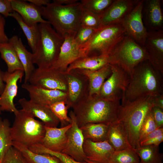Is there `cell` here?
Returning <instances> with one entry per match:
<instances>
[{"label": "cell", "instance_id": "1", "mask_svg": "<svg viewBox=\"0 0 163 163\" xmlns=\"http://www.w3.org/2000/svg\"><path fill=\"white\" fill-rule=\"evenodd\" d=\"M154 106L153 97L147 96L130 101L121 100L114 123L121 129L131 147H140L139 134L142 123Z\"/></svg>", "mask_w": 163, "mask_h": 163}, {"label": "cell", "instance_id": "2", "mask_svg": "<svg viewBox=\"0 0 163 163\" xmlns=\"http://www.w3.org/2000/svg\"><path fill=\"white\" fill-rule=\"evenodd\" d=\"M72 107L78 126L89 123L109 125L116 121L120 100L104 98L99 95L89 96Z\"/></svg>", "mask_w": 163, "mask_h": 163}, {"label": "cell", "instance_id": "3", "mask_svg": "<svg viewBox=\"0 0 163 163\" xmlns=\"http://www.w3.org/2000/svg\"><path fill=\"white\" fill-rule=\"evenodd\" d=\"M163 76L148 60L140 62L134 69L122 100L132 101L163 94Z\"/></svg>", "mask_w": 163, "mask_h": 163}, {"label": "cell", "instance_id": "4", "mask_svg": "<svg viewBox=\"0 0 163 163\" xmlns=\"http://www.w3.org/2000/svg\"><path fill=\"white\" fill-rule=\"evenodd\" d=\"M41 8L42 17L58 34L64 37L66 35L75 36L81 26L83 8L80 2L68 5L52 2Z\"/></svg>", "mask_w": 163, "mask_h": 163}, {"label": "cell", "instance_id": "5", "mask_svg": "<svg viewBox=\"0 0 163 163\" xmlns=\"http://www.w3.org/2000/svg\"><path fill=\"white\" fill-rule=\"evenodd\" d=\"M39 39L33 54V62L38 68L52 67L59 54L64 41L48 23L38 24Z\"/></svg>", "mask_w": 163, "mask_h": 163}, {"label": "cell", "instance_id": "6", "mask_svg": "<svg viewBox=\"0 0 163 163\" xmlns=\"http://www.w3.org/2000/svg\"><path fill=\"white\" fill-rule=\"evenodd\" d=\"M109 64L117 65L132 75L136 67L148 60L144 47L126 34L108 55Z\"/></svg>", "mask_w": 163, "mask_h": 163}, {"label": "cell", "instance_id": "7", "mask_svg": "<svg viewBox=\"0 0 163 163\" xmlns=\"http://www.w3.org/2000/svg\"><path fill=\"white\" fill-rule=\"evenodd\" d=\"M13 141L28 147L40 143L45 133V126L22 109L18 110L11 127Z\"/></svg>", "mask_w": 163, "mask_h": 163}, {"label": "cell", "instance_id": "8", "mask_svg": "<svg viewBox=\"0 0 163 163\" xmlns=\"http://www.w3.org/2000/svg\"><path fill=\"white\" fill-rule=\"evenodd\" d=\"M126 34L121 23L107 25L98 28L81 48L86 56L108 55Z\"/></svg>", "mask_w": 163, "mask_h": 163}, {"label": "cell", "instance_id": "9", "mask_svg": "<svg viewBox=\"0 0 163 163\" xmlns=\"http://www.w3.org/2000/svg\"><path fill=\"white\" fill-rule=\"evenodd\" d=\"M111 66V74L103 84L99 95L104 98L121 100L124 98L131 76L119 66Z\"/></svg>", "mask_w": 163, "mask_h": 163}, {"label": "cell", "instance_id": "10", "mask_svg": "<svg viewBox=\"0 0 163 163\" xmlns=\"http://www.w3.org/2000/svg\"><path fill=\"white\" fill-rule=\"evenodd\" d=\"M65 72L52 67L35 69L28 83L45 89L66 92L68 86Z\"/></svg>", "mask_w": 163, "mask_h": 163}, {"label": "cell", "instance_id": "11", "mask_svg": "<svg viewBox=\"0 0 163 163\" xmlns=\"http://www.w3.org/2000/svg\"><path fill=\"white\" fill-rule=\"evenodd\" d=\"M144 2L138 0L133 8L120 22L126 34L142 46L148 32L142 19Z\"/></svg>", "mask_w": 163, "mask_h": 163}, {"label": "cell", "instance_id": "12", "mask_svg": "<svg viewBox=\"0 0 163 163\" xmlns=\"http://www.w3.org/2000/svg\"><path fill=\"white\" fill-rule=\"evenodd\" d=\"M69 115L71 126L67 131L66 143L61 153L77 161L84 162L87 159L83 149L84 138L73 111L70 112Z\"/></svg>", "mask_w": 163, "mask_h": 163}, {"label": "cell", "instance_id": "13", "mask_svg": "<svg viewBox=\"0 0 163 163\" xmlns=\"http://www.w3.org/2000/svg\"><path fill=\"white\" fill-rule=\"evenodd\" d=\"M24 71L18 70L12 73L7 71L5 73L4 81L5 83L4 90L0 96V108L1 111L13 113L14 115L18 112L14 104V99L18 91L17 83L21 81Z\"/></svg>", "mask_w": 163, "mask_h": 163}, {"label": "cell", "instance_id": "14", "mask_svg": "<svg viewBox=\"0 0 163 163\" xmlns=\"http://www.w3.org/2000/svg\"><path fill=\"white\" fill-rule=\"evenodd\" d=\"M143 47L148 60L163 75V30L148 31Z\"/></svg>", "mask_w": 163, "mask_h": 163}, {"label": "cell", "instance_id": "15", "mask_svg": "<svg viewBox=\"0 0 163 163\" xmlns=\"http://www.w3.org/2000/svg\"><path fill=\"white\" fill-rule=\"evenodd\" d=\"M75 36L66 35L58 57L51 67L65 72L68 66L85 54L75 42Z\"/></svg>", "mask_w": 163, "mask_h": 163}, {"label": "cell", "instance_id": "16", "mask_svg": "<svg viewBox=\"0 0 163 163\" xmlns=\"http://www.w3.org/2000/svg\"><path fill=\"white\" fill-rule=\"evenodd\" d=\"M137 1L113 0L101 16L98 28L110 24L120 23L133 8Z\"/></svg>", "mask_w": 163, "mask_h": 163}, {"label": "cell", "instance_id": "17", "mask_svg": "<svg viewBox=\"0 0 163 163\" xmlns=\"http://www.w3.org/2000/svg\"><path fill=\"white\" fill-rule=\"evenodd\" d=\"M21 86L28 92L30 100L38 104L49 106L56 102L66 101L68 93L65 91L45 89L29 83H24Z\"/></svg>", "mask_w": 163, "mask_h": 163}, {"label": "cell", "instance_id": "18", "mask_svg": "<svg viewBox=\"0 0 163 163\" xmlns=\"http://www.w3.org/2000/svg\"><path fill=\"white\" fill-rule=\"evenodd\" d=\"M19 103L22 110L41 120L45 125L49 127H57L60 123L48 106L34 102L23 98L20 99Z\"/></svg>", "mask_w": 163, "mask_h": 163}, {"label": "cell", "instance_id": "19", "mask_svg": "<svg viewBox=\"0 0 163 163\" xmlns=\"http://www.w3.org/2000/svg\"><path fill=\"white\" fill-rule=\"evenodd\" d=\"M83 149L87 160L96 163H108L115 151L107 140L94 142L84 139Z\"/></svg>", "mask_w": 163, "mask_h": 163}, {"label": "cell", "instance_id": "20", "mask_svg": "<svg viewBox=\"0 0 163 163\" xmlns=\"http://www.w3.org/2000/svg\"><path fill=\"white\" fill-rule=\"evenodd\" d=\"M161 2L160 0H144L143 21L149 31L163 30V15Z\"/></svg>", "mask_w": 163, "mask_h": 163}, {"label": "cell", "instance_id": "21", "mask_svg": "<svg viewBox=\"0 0 163 163\" xmlns=\"http://www.w3.org/2000/svg\"><path fill=\"white\" fill-rule=\"evenodd\" d=\"M11 3L13 11L18 13L27 25L31 26L38 23H49L42 17L41 7L26 0H11Z\"/></svg>", "mask_w": 163, "mask_h": 163}, {"label": "cell", "instance_id": "22", "mask_svg": "<svg viewBox=\"0 0 163 163\" xmlns=\"http://www.w3.org/2000/svg\"><path fill=\"white\" fill-rule=\"evenodd\" d=\"M71 126V123L59 128L45 126V133L40 144L50 150L62 152L66 143L67 131Z\"/></svg>", "mask_w": 163, "mask_h": 163}, {"label": "cell", "instance_id": "23", "mask_svg": "<svg viewBox=\"0 0 163 163\" xmlns=\"http://www.w3.org/2000/svg\"><path fill=\"white\" fill-rule=\"evenodd\" d=\"M14 49L24 69V83H28L29 79L35 69L33 62V54L24 45L21 38L15 35L9 39L8 41Z\"/></svg>", "mask_w": 163, "mask_h": 163}, {"label": "cell", "instance_id": "24", "mask_svg": "<svg viewBox=\"0 0 163 163\" xmlns=\"http://www.w3.org/2000/svg\"><path fill=\"white\" fill-rule=\"evenodd\" d=\"M75 70L83 74L88 79L89 81V96L99 95L100 89L105 79L109 77L112 73L111 66L110 64L96 70Z\"/></svg>", "mask_w": 163, "mask_h": 163}, {"label": "cell", "instance_id": "25", "mask_svg": "<svg viewBox=\"0 0 163 163\" xmlns=\"http://www.w3.org/2000/svg\"><path fill=\"white\" fill-rule=\"evenodd\" d=\"M108 62V56L107 54L86 56L80 58L71 63L68 67L65 73L76 69L96 70L107 65Z\"/></svg>", "mask_w": 163, "mask_h": 163}, {"label": "cell", "instance_id": "26", "mask_svg": "<svg viewBox=\"0 0 163 163\" xmlns=\"http://www.w3.org/2000/svg\"><path fill=\"white\" fill-rule=\"evenodd\" d=\"M0 53L1 57L7 64L8 72L12 73L18 70L24 71L14 49L8 42H0Z\"/></svg>", "mask_w": 163, "mask_h": 163}, {"label": "cell", "instance_id": "27", "mask_svg": "<svg viewBox=\"0 0 163 163\" xmlns=\"http://www.w3.org/2000/svg\"><path fill=\"white\" fill-rule=\"evenodd\" d=\"M108 125L100 123H89L79 127L85 139L94 142L107 140Z\"/></svg>", "mask_w": 163, "mask_h": 163}, {"label": "cell", "instance_id": "28", "mask_svg": "<svg viewBox=\"0 0 163 163\" xmlns=\"http://www.w3.org/2000/svg\"><path fill=\"white\" fill-rule=\"evenodd\" d=\"M67 74L66 77L68 86L67 99L66 104L68 108L79 102L83 90V83L79 78L74 75Z\"/></svg>", "mask_w": 163, "mask_h": 163}, {"label": "cell", "instance_id": "29", "mask_svg": "<svg viewBox=\"0 0 163 163\" xmlns=\"http://www.w3.org/2000/svg\"><path fill=\"white\" fill-rule=\"evenodd\" d=\"M9 16L14 18L17 21L26 37L32 53H34L40 36L38 24L31 26L27 25L24 22L21 16L14 11L10 13Z\"/></svg>", "mask_w": 163, "mask_h": 163}, {"label": "cell", "instance_id": "30", "mask_svg": "<svg viewBox=\"0 0 163 163\" xmlns=\"http://www.w3.org/2000/svg\"><path fill=\"white\" fill-rule=\"evenodd\" d=\"M13 146L21 153L28 163H60L56 158L53 156L34 152L27 146L18 142L13 141Z\"/></svg>", "mask_w": 163, "mask_h": 163}, {"label": "cell", "instance_id": "31", "mask_svg": "<svg viewBox=\"0 0 163 163\" xmlns=\"http://www.w3.org/2000/svg\"><path fill=\"white\" fill-rule=\"evenodd\" d=\"M107 140L115 151L132 148L120 129L115 123L109 125Z\"/></svg>", "mask_w": 163, "mask_h": 163}, {"label": "cell", "instance_id": "32", "mask_svg": "<svg viewBox=\"0 0 163 163\" xmlns=\"http://www.w3.org/2000/svg\"><path fill=\"white\" fill-rule=\"evenodd\" d=\"M142 163H163V154L160 152L159 145H147L135 149Z\"/></svg>", "mask_w": 163, "mask_h": 163}, {"label": "cell", "instance_id": "33", "mask_svg": "<svg viewBox=\"0 0 163 163\" xmlns=\"http://www.w3.org/2000/svg\"><path fill=\"white\" fill-rule=\"evenodd\" d=\"M11 127L8 119H3L0 117V162L13 146Z\"/></svg>", "mask_w": 163, "mask_h": 163}, {"label": "cell", "instance_id": "34", "mask_svg": "<svg viewBox=\"0 0 163 163\" xmlns=\"http://www.w3.org/2000/svg\"><path fill=\"white\" fill-rule=\"evenodd\" d=\"M140 161V158L135 149L131 148L115 151L108 163H136Z\"/></svg>", "mask_w": 163, "mask_h": 163}, {"label": "cell", "instance_id": "35", "mask_svg": "<svg viewBox=\"0 0 163 163\" xmlns=\"http://www.w3.org/2000/svg\"><path fill=\"white\" fill-rule=\"evenodd\" d=\"M61 123V127L71 123V120L67 115L68 108L65 101H61L53 103L49 106Z\"/></svg>", "mask_w": 163, "mask_h": 163}, {"label": "cell", "instance_id": "36", "mask_svg": "<svg viewBox=\"0 0 163 163\" xmlns=\"http://www.w3.org/2000/svg\"><path fill=\"white\" fill-rule=\"evenodd\" d=\"M32 152L38 154H46L56 158L60 163H87L77 161L70 156L61 152H58L50 150L44 147L40 143L33 145L30 147Z\"/></svg>", "mask_w": 163, "mask_h": 163}, {"label": "cell", "instance_id": "37", "mask_svg": "<svg viewBox=\"0 0 163 163\" xmlns=\"http://www.w3.org/2000/svg\"><path fill=\"white\" fill-rule=\"evenodd\" d=\"M113 0H81L83 7L93 13L101 16Z\"/></svg>", "mask_w": 163, "mask_h": 163}, {"label": "cell", "instance_id": "38", "mask_svg": "<svg viewBox=\"0 0 163 163\" xmlns=\"http://www.w3.org/2000/svg\"><path fill=\"white\" fill-rule=\"evenodd\" d=\"M83 8L81 18V26L97 29L100 24L101 16Z\"/></svg>", "mask_w": 163, "mask_h": 163}, {"label": "cell", "instance_id": "39", "mask_svg": "<svg viewBox=\"0 0 163 163\" xmlns=\"http://www.w3.org/2000/svg\"><path fill=\"white\" fill-rule=\"evenodd\" d=\"M157 128L151 110L146 115L141 125L139 134L140 143L148 134Z\"/></svg>", "mask_w": 163, "mask_h": 163}, {"label": "cell", "instance_id": "40", "mask_svg": "<svg viewBox=\"0 0 163 163\" xmlns=\"http://www.w3.org/2000/svg\"><path fill=\"white\" fill-rule=\"evenodd\" d=\"M97 29L81 26L74 37L75 42L81 47L89 40Z\"/></svg>", "mask_w": 163, "mask_h": 163}, {"label": "cell", "instance_id": "41", "mask_svg": "<svg viewBox=\"0 0 163 163\" xmlns=\"http://www.w3.org/2000/svg\"><path fill=\"white\" fill-rule=\"evenodd\" d=\"M0 163H28L21 153L12 146L7 152Z\"/></svg>", "mask_w": 163, "mask_h": 163}, {"label": "cell", "instance_id": "42", "mask_svg": "<svg viewBox=\"0 0 163 163\" xmlns=\"http://www.w3.org/2000/svg\"><path fill=\"white\" fill-rule=\"evenodd\" d=\"M153 118L157 128L163 127V109L156 107H153L152 109Z\"/></svg>", "mask_w": 163, "mask_h": 163}, {"label": "cell", "instance_id": "43", "mask_svg": "<svg viewBox=\"0 0 163 163\" xmlns=\"http://www.w3.org/2000/svg\"><path fill=\"white\" fill-rule=\"evenodd\" d=\"M11 0H0V14L7 17L13 11L11 5Z\"/></svg>", "mask_w": 163, "mask_h": 163}, {"label": "cell", "instance_id": "44", "mask_svg": "<svg viewBox=\"0 0 163 163\" xmlns=\"http://www.w3.org/2000/svg\"><path fill=\"white\" fill-rule=\"evenodd\" d=\"M5 20L4 17L0 14V42H7L9 38L5 34Z\"/></svg>", "mask_w": 163, "mask_h": 163}, {"label": "cell", "instance_id": "45", "mask_svg": "<svg viewBox=\"0 0 163 163\" xmlns=\"http://www.w3.org/2000/svg\"><path fill=\"white\" fill-rule=\"evenodd\" d=\"M163 141V134L152 138L142 141L140 142V146L147 145H159Z\"/></svg>", "mask_w": 163, "mask_h": 163}, {"label": "cell", "instance_id": "46", "mask_svg": "<svg viewBox=\"0 0 163 163\" xmlns=\"http://www.w3.org/2000/svg\"><path fill=\"white\" fill-rule=\"evenodd\" d=\"M162 134L163 128H157L148 134L142 141L148 140Z\"/></svg>", "mask_w": 163, "mask_h": 163}, {"label": "cell", "instance_id": "47", "mask_svg": "<svg viewBox=\"0 0 163 163\" xmlns=\"http://www.w3.org/2000/svg\"><path fill=\"white\" fill-rule=\"evenodd\" d=\"M153 103L154 106L163 109V94L153 97Z\"/></svg>", "mask_w": 163, "mask_h": 163}, {"label": "cell", "instance_id": "48", "mask_svg": "<svg viewBox=\"0 0 163 163\" xmlns=\"http://www.w3.org/2000/svg\"><path fill=\"white\" fill-rule=\"evenodd\" d=\"M26 1L39 7L46 6L51 2L50 0H27Z\"/></svg>", "mask_w": 163, "mask_h": 163}, {"label": "cell", "instance_id": "49", "mask_svg": "<svg viewBox=\"0 0 163 163\" xmlns=\"http://www.w3.org/2000/svg\"><path fill=\"white\" fill-rule=\"evenodd\" d=\"M78 0H53V2L63 5H68L74 4L78 2Z\"/></svg>", "mask_w": 163, "mask_h": 163}, {"label": "cell", "instance_id": "50", "mask_svg": "<svg viewBox=\"0 0 163 163\" xmlns=\"http://www.w3.org/2000/svg\"><path fill=\"white\" fill-rule=\"evenodd\" d=\"M5 73L0 69V96L2 94L5 85L4 81Z\"/></svg>", "mask_w": 163, "mask_h": 163}, {"label": "cell", "instance_id": "51", "mask_svg": "<svg viewBox=\"0 0 163 163\" xmlns=\"http://www.w3.org/2000/svg\"><path fill=\"white\" fill-rule=\"evenodd\" d=\"M85 162H86L87 163H96L95 162L89 161L88 160H86Z\"/></svg>", "mask_w": 163, "mask_h": 163}, {"label": "cell", "instance_id": "52", "mask_svg": "<svg viewBox=\"0 0 163 163\" xmlns=\"http://www.w3.org/2000/svg\"><path fill=\"white\" fill-rule=\"evenodd\" d=\"M142 163L140 161L138 163Z\"/></svg>", "mask_w": 163, "mask_h": 163}, {"label": "cell", "instance_id": "53", "mask_svg": "<svg viewBox=\"0 0 163 163\" xmlns=\"http://www.w3.org/2000/svg\"><path fill=\"white\" fill-rule=\"evenodd\" d=\"M1 110H0V114L1 113Z\"/></svg>", "mask_w": 163, "mask_h": 163}]
</instances>
